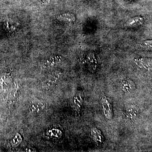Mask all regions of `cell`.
Wrapping results in <instances>:
<instances>
[{
  "instance_id": "obj_5",
  "label": "cell",
  "mask_w": 152,
  "mask_h": 152,
  "mask_svg": "<svg viewBox=\"0 0 152 152\" xmlns=\"http://www.w3.org/2000/svg\"><path fill=\"white\" fill-rule=\"evenodd\" d=\"M91 135L93 140L97 144H101L104 142V136L101 131L96 128H94L91 132Z\"/></svg>"
},
{
  "instance_id": "obj_2",
  "label": "cell",
  "mask_w": 152,
  "mask_h": 152,
  "mask_svg": "<svg viewBox=\"0 0 152 152\" xmlns=\"http://www.w3.org/2000/svg\"><path fill=\"white\" fill-rule=\"evenodd\" d=\"M139 108L135 105H130L126 108L125 110V115L128 120L134 121L137 118L139 115Z\"/></svg>"
},
{
  "instance_id": "obj_4",
  "label": "cell",
  "mask_w": 152,
  "mask_h": 152,
  "mask_svg": "<svg viewBox=\"0 0 152 152\" xmlns=\"http://www.w3.org/2000/svg\"><path fill=\"white\" fill-rule=\"evenodd\" d=\"M135 87L134 82L130 79L126 78L123 80L121 88L122 90L125 93L130 94L134 90Z\"/></svg>"
},
{
  "instance_id": "obj_3",
  "label": "cell",
  "mask_w": 152,
  "mask_h": 152,
  "mask_svg": "<svg viewBox=\"0 0 152 152\" xmlns=\"http://www.w3.org/2000/svg\"><path fill=\"white\" fill-rule=\"evenodd\" d=\"M84 94L81 91L77 92L74 97L73 101V108L77 114H79L80 113V110L84 103Z\"/></svg>"
},
{
  "instance_id": "obj_6",
  "label": "cell",
  "mask_w": 152,
  "mask_h": 152,
  "mask_svg": "<svg viewBox=\"0 0 152 152\" xmlns=\"http://www.w3.org/2000/svg\"><path fill=\"white\" fill-rule=\"evenodd\" d=\"M57 18L59 20L69 21H75V16L71 14H65L60 15L58 16Z\"/></svg>"
},
{
  "instance_id": "obj_1",
  "label": "cell",
  "mask_w": 152,
  "mask_h": 152,
  "mask_svg": "<svg viewBox=\"0 0 152 152\" xmlns=\"http://www.w3.org/2000/svg\"><path fill=\"white\" fill-rule=\"evenodd\" d=\"M101 104L103 109V112L106 117L111 120L113 117V107L110 100L105 96L101 98Z\"/></svg>"
}]
</instances>
